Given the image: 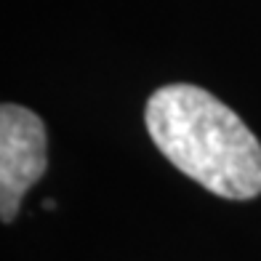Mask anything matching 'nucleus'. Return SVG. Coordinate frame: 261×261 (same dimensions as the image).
Listing matches in <instances>:
<instances>
[{
    "label": "nucleus",
    "instance_id": "obj_1",
    "mask_svg": "<svg viewBox=\"0 0 261 261\" xmlns=\"http://www.w3.org/2000/svg\"><path fill=\"white\" fill-rule=\"evenodd\" d=\"M144 123L155 147L184 176L227 200L261 195V144L213 93L171 83L149 96Z\"/></svg>",
    "mask_w": 261,
    "mask_h": 261
},
{
    "label": "nucleus",
    "instance_id": "obj_2",
    "mask_svg": "<svg viewBox=\"0 0 261 261\" xmlns=\"http://www.w3.org/2000/svg\"><path fill=\"white\" fill-rule=\"evenodd\" d=\"M48 168V136L38 115L19 104L0 107V219L11 224L21 197Z\"/></svg>",
    "mask_w": 261,
    "mask_h": 261
}]
</instances>
